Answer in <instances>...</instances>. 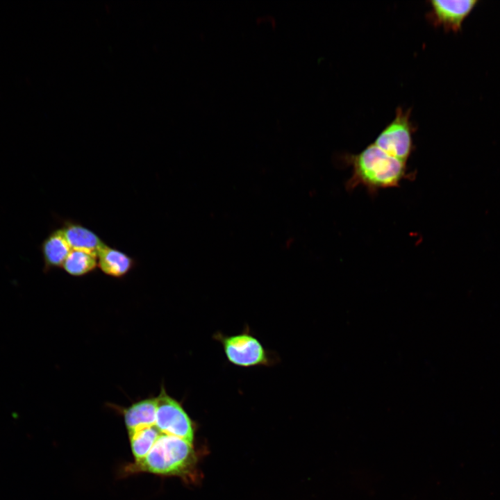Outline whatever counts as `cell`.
Instances as JSON below:
<instances>
[{
	"mask_svg": "<svg viewBox=\"0 0 500 500\" xmlns=\"http://www.w3.org/2000/svg\"><path fill=\"white\" fill-rule=\"evenodd\" d=\"M345 162L352 168L345 185L349 191L362 185L374 194L381 189L399 187L402 181L412 178L406 162L389 155L374 143L358 153L346 155Z\"/></svg>",
	"mask_w": 500,
	"mask_h": 500,
	"instance_id": "1",
	"label": "cell"
},
{
	"mask_svg": "<svg viewBox=\"0 0 500 500\" xmlns=\"http://www.w3.org/2000/svg\"><path fill=\"white\" fill-rule=\"evenodd\" d=\"M61 228L72 249L81 250L97 256L106 244L92 230L73 219L62 221Z\"/></svg>",
	"mask_w": 500,
	"mask_h": 500,
	"instance_id": "8",
	"label": "cell"
},
{
	"mask_svg": "<svg viewBox=\"0 0 500 500\" xmlns=\"http://www.w3.org/2000/svg\"><path fill=\"white\" fill-rule=\"evenodd\" d=\"M410 110L398 107L393 120L373 142L389 155L406 162L414 149L412 135L415 128L410 120Z\"/></svg>",
	"mask_w": 500,
	"mask_h": 500,
	"instance_id": "4",
	"label": "cell"
},
{
	"mask_svg": "<svg viewBox=\"0 0 500 500\" xmlns=\"http://www.w3.org/2000/svg\"><path fill=\"white\" fill-rule=\"evenodd\" d=\"M156 425L144 426L128 433L134 462L143 459L160 434Z\"/></svg>",
	"mask_w": 500,
	"mask_h": 500,
	"instance_id": "12",
	"label": "cell"
},
{
	"mask_svg": "<svg viewBox=\"0 0 500 500\" xmlns=\"http://www.w3.org/2000/svg\"><path fill=\"white\" fill-rule=\"evenodd\" d=\"M97 260L101 272L115 278L126 276L136 265L134 258L106 243L99 251Z\"/></svg>",
	"mask_w": 500,
	"mask_h": 500,
	"instance_id": "9",
	"label": "cell"
},
{
	"mask_svg": "<svg viewBox=\"0 0 500 500\" xmlns=\"http://www.w3.org/2000/svg\"><path fill=\"white\" fill-rule=\"evenodd\" d=\"M71 250L61 227L51 231L41 244L44 271L62 267Z\"/></svg>",
	"mask_w": 500,
	"mask_h": 500,
	"instance_id": "10",
	"label": "cell"
},
{
	"mask_svg": "<svg viewBox=\"0 0 500 500\" xmlns=\"http://www.w3.org/2000/svg\"><path fill=\"white\" fill-rule=\"evenodd\" d=\"M197 456L193 444L175 435L160 433L147 455L128 465L127 474L148 472L188 478L194 472Z\"/></svg>",
	"mask_w": 500,
	"mask_h": 500,
	"instance_id": "2",
	"label": "cell"
},
{
	"mask_svg": "<svg viewBox=\"0 0 500 500\" xmlns=\"http://www.w3.org/2000/svg\"><path fill=\"white\" fill-rule=\"evenodd\" d=\"M62 268L74 277L86 276L98 268L97 256L84 251L72 249Z\"/></svg>",
	"mask_w": 500,
	"mask_h": 500,
	"instance_id": "11",
	"label": "cell"
},
{
	"mask_svg": "<svg viewBox=\"0 0 500 500\" xmlns=\"http://www.w3.org/2000/svg\"><path fill=\"white\" fill-rule=\"evenodd\" d=\"M114 407L122 413L128 433L144 426L156 425V397L138 400L125 408Z\"/></svg>",
	"mask_w": 500,
	"mask_h": 500,
	"instance_id": "7",
	"label": "cell"
},
{
	"mask_svg": "<svg viewBox=\"0 0 500 500\" xmlns=\"http://www.w3.org/2000/svg\"><path fill=\"white\" fill-rule=\"evenodd\" d=\"M428 19L433 24L445 30L457 32L467 16L475 6V0H431Z\"/></svg>",
	"mask_w": 500,
	"mask_h": 500,
	"instance_id": "6",
	"label": "cell"
},
{
	"mask_svg": "<svg viewBox=\"0 0 500 500\" xmlns=\"http://www.w3.org/2000/svg\"><path fill=\"white\" fill-rule=\"evenodd\" d=\"M213 339L221 344L226 360L234 366L245 368L272 366L277 361L247 326L236 334L217 332Z\"/></svg>",
	"mask_w": 500,
	"mask_h": 500,
	"instance_id": "3",
	"label": "cell"
},
{
	"mask_svg": "<svg viewBox=\"0 0 500 500\" xmlns=\"http://www.w3.org/2000/svg\"><path fill=\"white\" fill-rule=\"evenodd\" d=\"M157 399L156 426L163 433L175 435L193 444L195 426L182 403L170 396L162 385Z\"/></svg>",
	"mask_w": 500,
	"mask_h": 500,
	"instance_id": "5",
	"label": "cell"
}]
</instances>
